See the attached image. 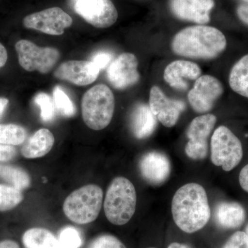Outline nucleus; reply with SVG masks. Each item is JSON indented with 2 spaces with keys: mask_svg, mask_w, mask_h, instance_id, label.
Returning a JSON list of instances; mask_svg holds the SVG:
<instances>
[{
  "mask_svg": "<svg viewBox=\"0 0 248 248\" xmlns=\"http://www.w3.org/2000/svg\"><path fill=\"white\" fill-rule=\"evenodd\" d=\"M9 104V100L6 98L0 97V117L2 115L3 112Z\"/></svg>",
  "mask_w": 248,
  "mask_h": 248,
  "instance_id": "obj_37",
  "label": "nucleus"
},
{
  "mask_svg": "<svg viewBox=\"0 0 248 248\" xmlns=\"http://www.w3.org/2000/svg\"><path fill=\"white\" fill-rule=\"evenodd\" d=\"M223 248H248V236L244 232H236L227 241Z\"/></svg>",
  "mask_w": 248,
  "mask_h": 248,
  "instance_id": "obj_30",
  "label": "nucleus"
},
{
  "mask_svg": "<svg viewBox=\"0 0 248 248\" xmlns=\"http://www.w3.org/2000/svg\"><path fill=\"white\" fill-rule=\"evenodd\" d=\"M112 55L110 53L101 51L93 55L91 61L101 71L110 65L112 62Z\"/></svg>",
  "mask_w": 248,
  "mask_h": 248,
  "instance_id": "obj_31",
  "label": "nucleus"
},
{
  "mask_svg": "<svg viewBox=\"0 0 248 248\" xmlns=\"http://www.w3.org/2000/svg\"><path fill=\"white\" fill-rule=\"evenodd\" d=\"M239 180L241 187L248 193V164L241 170L239 174Z\"/></svg>",
  "mask_w": 248,
  "mask_h": 248,
  "instance_id": "obj_33",
  "label": "nucleus"
},
{
  "mask_svg": "<svg viewBox=\"0 0 248 248\" xmlns=\"http://www.w3.org/2000/svg\"><path fill=\"white\" fill-rule=\"evenodd\" d=\"M138 67V60L135 55L121 54L108 67V79L115 89H126L140 80Z\"/></svg>",
  "mask_w": 248,
  "mask_h": 248,
  "instance_id": "obj_12",
  "label": "nucleus"
},
{
  "mask_svg": "<svg viewBox=\"0 0 248 248\" xmlns=\"http://www.w3.org/2000/svg\"><path fill=\"white\" fill-rule=\"evenodd\" d=\"M245 232L246 233V234L248 235V226H246V232Z\"/></svg>",
  "mask_w": 248,
  "mask_h": 248,
  "instance_id": "obj_39",
  "label": "nucleus"
},
{
  "mask_svg": "<svg viewBox=\"0 0 248 248\" xmlns=\"http://www.w3.org/2000/svg\"><path fill=\"white\" fill-rule=\"evenodd\" d=\"M217 223L222 228L235 229L244 223L246 211L241 204L236 202H223L217 205L215 210Z\"/></svg>",
  "mask_w": 248,
  "mask_h": 248,
  "instance_id": "obj_20",
  "label": "nucleus"
},
{
  "mask_svg": "<svg viewBox=\"0 0 248 248\" xmlns=\"http://www.w3.org/2000/svg\"><path fill=\"white\" fill-rule=\"evenodd\" d=\"M202 75L198 64L190 61L177 60L166 67L164 71L165 81L174 89L186 91L188 87L187 80H197Z\"/></svg>",
  "mask_w": 248,
  "mask_h": 248,
  "instance_id": "obj_17",
  "label": "nucleus"
},
{
  "mask_svg": "<svg viewBox=\"0 0 248 248\" xmlns=\"http://www.w3.org/2000/svg\"><path fill=\"white\" fill-rule=\"evenodd\" d=\"M168 248H189L186 245L179 244V243H172L170 245Z\"/></svg>",
  "mask_w": 248,
  "mask_h": 248,
  "instance_id": "obj_38",
  "label": "nucleus"
},
{
  "mask_svg": "<svg viewBox=\"0 0 248 248\" xmlns=\"http://www.w3.org/2000/svg\"><path fill=\"white\" fill-rule=\"evenodd\" d=\"M243 1H246V2L248 3V0H243Z\"/></svg>",
  "mask_w": 248,
  "mask_h": 248,
  "instance_id": "obj_40",
  "label": "nucleus"
},
{
  "mask_svg": "<svg viewBox=\"0 0 248 248\" xmlns=\"http://www.w3.org/2000/svg\"><path fill=\"white\" fill-rule=\"evenodd\" d=\"M172 214L175 224L186 233L196 232L204 228L211 212L203 186L190 183L181 187L173 197Z\"/></svg>",
  "mask_w": 248,
  "mask_h": 248,
  "instance_id": "obj_1",
  "label": "nucleus"
},
{
  "mask_svg": "<svg viewBox=\"0 0 248 248\" xmlns=\"http://www.w3.org/2000/svg\"><path fill=\"white\" fill-rule=\"evenodd\" d=\"M16 154L14 147L0 143V161H9L16 156Z\"/></svg>",
  "mask_w": 248,
  "mask_h": 248,
  "instance_id": "obj_32",
  "label": "nucleus"
},
{
  "mask_svg": "<svg viewBox=\"0 0 248 248\" xmlns=\"http://www.w3.org/2000/svg\"><path fill=\"white\" fill-rule=\"evenodd\" d=\"M140 171L146 182L153 185H160L167 180L171 172V165L166 155L153 151L142 156Z\"/></svg>",
  "mask_w": 248,
  "mask_h": 248,
  "instance_id": "obj_16",
  "label": "nucleus"
},
{
  "mask_svg": "<svg viewBox=\"0 0 248 248\" xmlns=\"http://www.w3.org/2000/svg\"><path fill=\"white\" fill-rule=\"evenodd\" d=\"M100 70L91 61L71 60L57 68L55 76L78 86H87L97 79Z\"/></svg>",
  "mask_w": 248,
  "mask_h": 248,
  "instance_id": "obj_14",
  "label": "nucleus"
},
{
  "mask_svg": "<svg viewBox=\"0 0 248 248\" xmlns=\"http://www.w3.org/2000/svg\"><path fill=\"white\" fill-rule=\"evenodd\" d=\"M217 122L213 114L199 116L191 122L187 130L188 141L185 151L190 159H205L208 153V138Z\"/></svg>",
  "mask_w": 248,
  "mask_h": 248,
  "instance_id": "obj_8",
  "label": "nucleus"
},
{
  "mask_svg": "<svg viewBox=\"0 0 248 248\" xmlns=\"http://www.w3.org/2000/svg\"><path fill=\"white\" fill-rule=\"evenodd\" d=\"M25 129L16 124H0V143L8 146H18L25 141Z\"/></svg>",
  "mask_w": 248,
  "mask_h": 248,
  "instance_id": "obj_24",
  "label": "nucleus"
},
{
  "mask_svg": "<svg viewBox=\"0 0 248 248\" xmlns=\"http://www.w3.org/2000/svg\"><path fill=\"white\" fill-rule=\"evenodd\" d=\"M75 11L93 27L106 29L117 22L118 13L110 0H71Z\"/></svg>",
  "mask_w": 248,
  "mask_h": 248,
  "instance_id": "obj_9",
  "label": "nucleus"
},
{
  "mask_svg": "<svg viewBox=\"0 0 248 248\" xmlns=\"http://www.w3.org/2000/svg\"><path fill=\"white\" fill-rule=\"evenodd\" d=\"M132 131L137 138L142 140L151 136L156 126V118L149 106L140 104L134 109L130 119Z\"/></svg>",
  "mask_w": 248,
  "mask_h": 248,
  "instance_id": "obj_19",
  "label": "nucleus"
},
{
  "mask_svg": "<svg viewBox=\"0 0 248 248\" xmlns=\"http://www.w3.org/2000/svg\"></svg>",
  "mask_w": 248,
  "mask_h": 248,
  "instance_id": "obj_41",
  "label": "nucleus"
},
{
  "mask_svg": "<svg viewBox=\"0 0 248 248\" xmlns=\"http://www.w3.org/2000/svg\"><path fill=\"white\" fill-rule=\"evenodd\" d=\"M23 24L27 29L48 35H61L73 24V19L60 8L53 7L27 16Z\"/></svg>",
  "mask_w": 248,
  "mask_h": 248,
  "instance_id": "obj_10",
  "label": "nucleus"
},
{
  "mask_svg": "<svg viewBox=\"0 0 248 248\" xmlns=\"http://www.w3.org/2000/svg\"><path fill=\"white\" fill-rule=\"evenodd\" d=\"M214 6V0H170V9L176 17L201 25L210 22Z\"/></svg>",
  "mask_w": 248,
  "mask_h": 248,
  "instance_id": "obj_15",
  "label": "nucleus"
},
{
  "mask_svg": "<svg viewBox=\"0 0 248 248\" xmlns=\"http://www.w3.org/2000/svg\"><path fill=\"white\" fill-rule=\"evenodd\" d=\"M53 97L55 107L63 117H71L75 115L76 107L60 86H56L54 89Z\"/></svg>",
  "mask_w": 248,
  "mask_h": 248,
  "instance_id": "obj_26",
  "label": "nucleus"
},
{
  "mask_svg": "<svg viewBox=\"0 0 248 248\" xmlns=\"http://www.w3.org/2000/svg\"><path fill=\"white\" fill-rule=\"evenodd\" d=\"M20 66L26 71H37L46 74L56 64L60 53L52 47L37 46L31 41L22 40L16 45Z\"/></svg>",
  "mask_w": 248,
  "mask_h": 248,
  "instance_id": "obj_7",
  "label": "nucleus"
},
{
  "mask_svg": "<svg viewBox=\"0 0 248 248\" xmlns=\"http://www.w3.org/2000/svg\"><path fill=\"white\" fill-rule=\"evenodd\" d=\"M221 81L211 76H201L187 94L193 110L198 113H205L213 108L215 102L223 94Z\"/></svg>",
  "mask_w": 248,
  "mask_h": 248,
  "instance_id": "obj_11",
  "label": "nucleus"
},
{
  "mask_svg": "<svg viewBox=\"0 0 248 248\" xmlns=\"http://www.w3.org/2000/svg\"><path fill=\"white\" fill-rule=\"evenodd\" d=\"M149 107L156 120L164 126L171 128L177 124L186 104L182 101L169 99L158 86H155L150 93Z\"/></svg>",
  "mask_w": 248,
  "mask_h": 248,
  "instance_id": "obj_13",
  "label": "nucleus"
},
{
  "mask_svg": "<svg viewBox=\"0 0 248 248\" xmlns=\"http://www.w3.org/2000/svg\"><path fill=\"white\" fill-rule=\"evenodd\" d=\"M0 177L20 191L27 188L31 184L28 173L15 166H6L0 168Z\"/></svg>",
  "mask_w": 248,
  "mask_h": 248,
  "instance_id": "obj_23",
  "label": "nucleus"
},
{
  "mask_svg": "<svg viewBox=\"0 0 248 248\" xmlns=\"http://www.w3.org/2000/svg\"><path fill=\"white\" fill-rule=\"evenodd\" d=\"M211 161L229 172L239 164L244 155L239 139L229 128L221 125L214 132L211 138Z\"/></svg>",
  "mask_w": 248,
  "mask_h": 248,
  "instance_id": "obj_6",
  "label": "nucleus"
},
{
  "mask_svg": "<svg viewBox=\"0 0 248 248\" xmlns=\"http://www.w3.org/2000/svg\"><path fill=\"white\" fill-rule=\"evenodd\" d=\"M229 84L235 93L248 98V54L240 59L232 68Z\"/></svg>",
  "mask_w": 248,
  "mask_h": 248,
  "instance_id": "obj_22",
  "label": "nucleus"
},
{
  "mask_svg": "<svg viewBox=\"0 0 248 248\" xmlns=\"http://www.w3.org/2000/svg\"><path fill=\"white\" fill-rule=\"evenodd\" d=\"M0 248H20L19 244L13 240H4L0 242Z\"/></svg>",
  "mask_w": 248,
  "mask_h": 248,
  "instance_id": "obj_36",
  "label": "nucleus"
},
{
  "mask_svg": "<svg viewBox=\"0 0 248 248\" xmlns=\"http://www.w3.org/2000/svg\"><path fill=\"white\" fill-rule=\"evenodd\" d=\"M226 37L213 27L198 25L186 28L174 36V53L186 58L210 60L218 57L226 48Z\"/></svg>",
  "mask_w": 248,
  "mask_h": 248,
  "instance_id": "obj_2",
  "label": "nucleus"
},
{
  "mask_svg": "<svg viewBox=\"0 0 248 248\" xmlns=\"http://www.w3.org/2000/svg\"><path fill=\"white\" fill-rule=\"evenodd\" d=\"M55 138L48 129L37 130L31 137L22 148L23 156L27 159H36L48 154L53 148Z\"/></svg>",
  "mask_w": 248,
  "mask_h": 248,
  "instance_id": "obj_18",
  "label": "nucleus"
},
{
  "mask_svg": "<svg viewBox=\"0 0 248 248\" xmlns=\"http://www.w3.org/2000/svg\"><path fill=\"white\" fill-rule=\"evenodd\" d=\"M115 111V97L105 84H97L83 96L81 112L84 123L94 130H101L110 124Z\"/></svg>",
  "mask_w": 248,
  "mask_h": 248,
  "instance_id": "obj_4",
  "label": "nucleus"
},
{
  "mask_svg": "<svg viewBox=\"0 0 248 248\" xmlns=\"http://www.w3.org/2000/svg\"><path fill=\"white\" fill-rule=\"evenodd\" d=\"M34 102L40 107L41 118L45 122H51L55 117V107L52 98L45 93H40L34 98Z\"/></svg>",
  "mask_w": 248,
  "mask_h": 248,
  "instance_id": "obj_28",
  "label": "nucleus"
},
{
  "mask_svg": "<svg viewBox=\"0 0 248 248\" xmlns=\"http://www.w3.org/2000/svg\"><path fill=\"white\" fill-rule=\"evenodd\" d=\"M62 248H79L82 245V239L78 230L74 227L62 228L58 238Z\"/></svg>",
  "mask_w": 248,
  "mask_h": 248,
  "instance_id": "obj_27",
  "label": "nucleus"
},
{
  "mask_svg": "<svg viewBox=\"0 0 248 248\" xmlns=\"http://www.w3.org/2000/svg\"><path fill=\"white\" fill-rule=\"evenodd\" d=\"M8 54L4 46L0 43V68L4 66L7 62Z\"/></svg>",
  "mask_w": 248,
  "mask_h": 248,
  "instance_id": "obj_35",
  "label": "nucleus"
},
{
  "mask_svg": "<svg viewBox=\"0 0 248 248\" xmlns=\"http://www.w3.org/2000/svg\"><path fill=\"white\" fill-rule=\"evenodd\" d=\"M236 14L240 20L248 25V4H241L236 9Z\"/></svg>",
  "mask_w": 248,
  "mask_h": 248,
  "instance_id": "obj_34",
  "label": "nucleus"
},
{
  "mask_svg": "<svg viewBox=\"0 0 248 248\" xmlns=\"http://www.w3.org/2000/svg\"><path fill=\"white\" fill-rule=\"evenodd\" d=\"M102 189L89 184L73 191L63 202V210L68 219L79 225L97 219L103 203Z\"/></svg>",
  "mask_w": 248,
  "mask_h": 248,
  "instance_id": "obj_5",
  "label": "nucleus"
},
{
  "mask_svg": "<svg viewBox=\"0 0 248 248\" xmlns=\"http://www.w3.org/2000/svg\"><path fill=\"white\" fill-rule=\"evenodd\" d=\"M90 248H126L123 243L115 236L104 234L93 241Z\"/></svg>",
  "mask_w": 248,
  "mask_h": 248,
  "instance_id": "obj_29",
  "label": "nucleus"
},
{
  "mask_svg": "<svg viewBox=\"0 0 248 248\" xmlns=\"http://www.w3.org/2000/svg\"><path fill=\"white\" fill-rule=\"evenodd\" d=\"M137 192L128 179L116 177L112 181L104 200V213L107 219L115 226L126 224L136 210Z\"/></svg>",
  "mask_w": 248,
  "mask_h": 248,
  "instance_id": "obj_3",
  "label": "nucleus"
},
{
  "mask_svg": "<svg viewBox=\"0 0 248 248\" xmlns=\"http://www.w3.org/2000/svg\"><path fill=\"white\" fill-rule=\"evenodd\" d=\"M22 200L20 190L13 186L0 184V211H7L16 208Z\"/></svg>",
  "mask_w": 248,
  "mask_h": 248,
  "instance_id": "obj_25",
  "label": "nucleus"
},
{
  "mask_svg": "<svg viewBox=\"0 0 248 248\" xmlns=\"http://www.w3.org/2000/svg\"><path fill=\"white\" fill-rule=\"evenodd\" d=\"M22 242L25 248H62L58 238L45 228L28 230L23 234Z\"/></svg>",
  "mask_w": 248,
  "mask_h": 248,
  "instance_id": "obj_21",
  "label": "nucleus"
}]
</instances>
